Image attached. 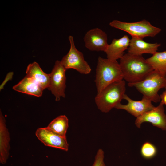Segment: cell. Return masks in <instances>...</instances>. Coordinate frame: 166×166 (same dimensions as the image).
<instances>
[{
    "instance_id": "1",
    "label": "cell",
    "mask_w": 166,
    "mask_h": 166,
    "mask_svg": "<svg viewBox=\"0 0 166 166\" xmlns=\"http://www.w3.org/2000/svg\"><path fill=\"white\" fill-rule=\"evenodd\" d=\"M123 78L128 83L144 80L153 70L152 67L142 56L124 54L119 63Z\"/></svg>"
},
{
    "instance_id": "2",
    "label": "cell",
    "mask_w": 166,
    "mask_h": 166,
    "mask_svg": "<svg viewBox=\"0 0 166 166\" xmlns=\"http://www.w3.org/2000/svg\"><path fill=\"white\" fill-rule=\"evenodd\" d=\"M123 79L119 64L117 60L99 57L95 80L97 94L110 84Z\"/></svg>"
},
{
    "instance_id": "3",
    "label": "cell",
    "mask_w": 166,
    "mask_h": 166,
    "mask_svg": "<svg viewBox=\"0 0 166 166\" xmlns=\"http://www.w3.org/2000/svg\"><path fill=\"white\" fill-rule=\"evenodd\" d=\"M126 91L125 82L121 80L106 87L95 98V103L101 112L107 113L120 103Z\"/></svg>"
},
{
    "instance_id": "4",
    "label": "cell",
    "mask_w": 166,
    "mask_h": 166,
    "mask_svg": "<svg viewBox=\"0 0 166 166\" xmlns=\"http://www.w3.org/2000/svg\"><path fill=\"white\" fill-rule=\"evenodd\" d=\"M130 87H134L148 99L155 103L160 100L158 94L161 89L166 87V76L153 70L143 81L136 83H128Z\"/></svg>"
},
{
    "instance_id": "5",
    "label": "cell",
    "mask_w": 166,
    "mask_h": 166,
    "mask_svg": "<svg viewBox=\"0 0 166 166\" xmlns=\"http://www.w3.org/2000/svg\"><path fill=\"white\" fill-rule=\"evenodd\" d=\"M109 25L113 27L127 32L132 37L142 39L147 37H154L161 31L160 28L152 26L145 19L133 22L114 20Z\"/></svg>"
},
{
    "instance_id": "6",
    "label": "cell",
    "mask_w": 166,
    "mask_h": 166,
    "mask_svg": "<svg viewBox=\"0 0 166 166\" xmlns=\"http://www.w3.org/2000/svg\"><path fill=\"white\" fill-rule=\"evenodd\" d=\"M70 47L68 53L63 57L61 63L67 70L73 69L80 73L87 74L89 73L91 69L88 63L85 60L83 53L76 48L73 37L69 36L68 38Z\"/></svg>"
},
{
    "instance_id": "7",
    "label": "cell",
    "mask_w": 166,
    "mask_h": 166,
    "mask_svg": "<svg viewBox=\"0 0 166 166\" xmlns=\"http://www.w3.org/2000/svg\"><path fill=\"white\" fill-rule=\"evenodd\" d=\"M66 70L61 61L57 60L51 73H49L50 83L48 89L54 96L56 101L60 100L61 97H65Z\"/></svg>"
},
{
    "instance_id": "8",
    "label": "cell",
    "mask_w": 166,
    "mask_h": 166,
    "mask_svg": "<svg viewBox=\"0 0 166 166\" xmlns=\"http://www.w3.org/2000/svg\"><path fill=\"white\" fill-rule=\"evenodd\" d=\"M144 122H150L153 126L166 131V115L164 105L160 102L157 107L138 117L135 124L137 128H140L141 124Z\"/></svg>"
},
{
    "instance_id": "9",
    "label": "cell",
    "mask_w": 166,
    "mask_h": 166,
    "mask_svg": "<svg viewBox=\"0 0 166 166\" xmlns=\"http://www.w3.org/2000/svg\"><path fill=\"white\" fill-rule=\"evenodd\" d=\"M84 41L85 46L91 51L105 52L109 45L106 34L98 28L88 31L84 37Z\"/></svg>"
},
{
    "instance_id": "10",
    "label": "cell",
    "mask_w": 166,
    "mask_h": 166,
    "mask_svg": "<svg viewBox=\"0 0 166 166\" xmlns=\"http://www.w3.org/2000/svg\"><path fill=\"white\" fill-rule=\"evenodd\" d=\"M35 135L46 146L58 148L65 151L68 150L69 144L66 137L55 133L46 127L38 128L35 132Z\"/></svg>"
},
{
    "instance_id": "11",
    "label": "cell",
    "mask_w": 166,
    "mask_h": 166,
    "mask_svg": "<svg viewBox=\"0 0 166 166\" xmlns=\"http://www.w3.org/2000/svg\"><path fill=\"white\" fill-rule=\"evenodd\" d=\"M123 99L127 100L128 103L123 105L120 103L115 108L124 110L136 118L154 107L152 101L144 96L141 100L135 101L132 99L125 94Z\"/></svg>"
},
{
    "instance_id": "12",
    "label": "cell",
    "mask_w": 166,
    "mask_h": 166,
    "mask_svg": "<svg viewBox=\"0 0 166 166\" xmlns=\"http://www.w3.org/2000/svg\"><path fill=\"white\" fill-rule=\"evenodd\" d=\"M160 45V43H149L145 42L142 38L132 37L130 39L128 52L131 54L137 56H142L144 53L153 55L157 52Z\"/></svg>"
},
{
    "instance_id": "13",
    "label": "cell",
    "mask_w": 166,
    "mask_h": 166,
    "mask_svg": "<svg viewBox=\"0 0 166 166\" xmlns=\"http://www.w3.org/2000/svg\"><path fill=\"white\" fill-rule=\"evenodd\" d=\"M130 41V39L126 35L119 39H113L105 51L107 58L117 61L121 59L124 54V51L128 49Z\"/></svg>"
},
{
    "instance_id": "14",
    "label": "cell",
    "mask_w": 166,
    "mask_h": 166,
    "mask_svg": "<svg viewBox=\"0 0 166 166\" xmlns=\"http://www.w3.org/2000/svg\"><path fill=\"white\" fill-rule=\"evenodd\" d=\"M10 138L6 124V120L0 112V163L2 164L7 162L9 156Z\"/></svg>"
},
{
    "instance_id": "15",
    "label": "cell",
    "mask_w": 166,
    "mask_h": 166,
    "mask_svg": "<svg viewBox=\"0 0 166 166\" xmlns=\"http://www.w3.org/2000/svg\"><path fill=\"white\" fill-rule=\"evenodd\" d=\"M26 73V77L33 79L44 90L49 87L50 83L49 74L45 73L36 62L28 65Z\"/></svg>"
},
{
    "instance_id": "16",
    "label": "cell",
    "mask_w": 166,
    "mask_h": 166,
    "mask_svg": "<svg viewBox=\"0 0 166 166\" xmlns=\"http://www.w3.org/2000/svg\"><path fill=\"white\" fill-rule=\"evenodd\" d=\"M13 89L17 91L37 97L42 94L44 89L32 79L25 76Z\"/></svg>"
},
{
    "instance_id": "17",
    "label": "cell",
    "mask_w": 166,
    "mask_h": 166,
    "mask_svg": "<svg viewBox=\"0 0 166 166\" xmlns=\"http://www.w3.org/2000/svg\"><path fill=\"white\" fill-rule=\"evenodd\" d=\"M68 127V118L65 115H61L52 120L46 127L60 136L66 137V133Z\"/></svg>"
},
{
    "instance_id": "18",
    "label": "cell",
    "mask_w": 166,
    "mask_h": 166,
    "mask_svg": "<svg viewBox=\"0 0 166 166\" xmlns=\"http://www.w3.org/2000/svg\"><path fill=\"white\" fill-rule=\"evenodd\" d=\"M146 60L154 70L166 76V50L156 52Z\"/></svg>"
},
{
    "instance_id": "19",
    "label": "cell",
    "mask_w": 166,
    "mask_h": 166,
    "mask_svg": "<svg viewBox=\"0 0 166 166\" xmlns=\"http://www.w3.org/2000/svg\"><path fill=\"white\" fill-rule=\"evenodd\" d=\"M140 154L144 158L149 159L154 157L156 155L157 148L151 143L147 141L142 145L140 148Z\"/></svg>"
},
{
    "instance_id": "20",
    "label": "cell",
    "mask_w": 166,
    "mask_h": 166,
    "mask_svg": "<svg viewBox=\"0 0 166 166\" xmlns=\"http://www.w3.org/2000/svg\"><path fill=\"white\" fill-rule=\"evenodd\" d=\"M104 153L101 149L98 150L92 166H106L104 161Z\"/></svg>"
},
{
    "instance_id": "21",
    "label": "cell",
    "mask_w": 166,
    "mask_h": 166,
    "mask_svg": "<svg viewBox=\"0 0 166 166\" xmlns=\"http://www.w3.org/2000/svg\"><path fill=\"white\" fill-rule=\"evenodd\" d=\"M165 89V90L160 95L161 100L160 102L164 105H166V87Z\"/></svg>"
}]
</instances>
